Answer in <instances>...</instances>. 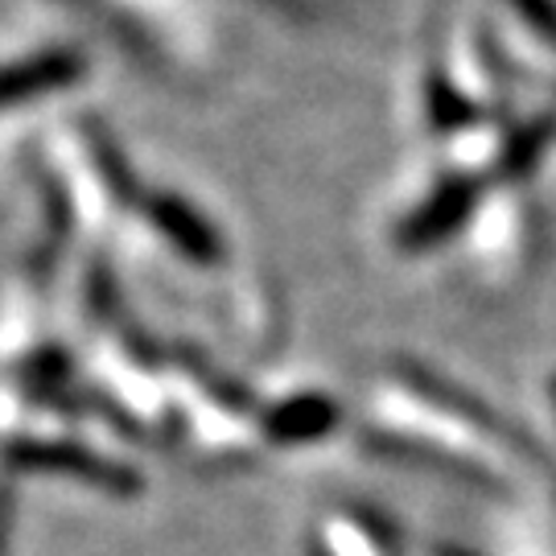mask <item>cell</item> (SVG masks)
Segmentation results:
<instances>
[{
	"instance_id": "1",
	"label": "cell",
	"mask_w": 556,
	"mask_h": 556,
	"mask_svg": "<svg viewBox=\"0 0 556 556\" xmlns=\"http://www.w3.org/2000/svg\"><path fill=\"white\" fill-rule=\"evenodd\" d=\"M9 462L21 470H46V475L54 470V475L83 478V482L103 486V491H137L140 486V478L128 466H116V462L91 454L75 441H17L9 450Z\"/></svg>"
},
{
	"instance_id": "2",
	"label": "cell",
	"mask_w": 556,
	"mask_h": 556,
	"mask_svg": "<svg viewBox=\"0 0 556 556\" xmlns=\"http://www.w3.org/2000/svg\"><path fill=\"white\" fill-rule=\"evenodd\" d=\"M478 206V181L475 178H450L441 181L429 199L420 202L408 219L400 223V248L408 252H425L441 239H450L470 219V211Z\"/></svg>"
},
{
	"instance_id": "3",
	"label": "cell",
	"mask_w": 556,
	"mask_h": 556,
	"mask_svg": "<svg viewBox=\"0 0 556 556\" xmlns=\"http://www.w3.org/2000/svg\"><path fill=\"white\" fill-rule=\"evenodd\" d=\"M144 211H149V219L157 223L181 256H190L194 264H215L223 256L219 231L202 219L190 202L174 199V194H153V199L144 202Z\"/></svg>"
},
{
	"instance_id": "4",
	"label": "cell",
	"mask_w": 556,
	"mask_h": 556,
	"mask_svg": "<svg viewBox=\"0 0 556 556\" xmlns=\"http://www.w3.org/2000/svg\"><path fill=\"white\" fill-rule=\"evenodd\" d=\"M79 79L83 59L75 50H46V54H34V59L13 62L0 71V108L41 96V91H59V87H71Z\"/></svg>"
},
{
	"instance_id": "5",
	"label": "cell",
	"mask_w": 556,
	"mask_h": 556,
	"mask_svg": "<svg viewBox=\"0 0 556 556\" xmlns=\"http://www.w3.org/2000/svg\"><path fill=\"white\" fill-rule=\"evenodd\" d=\"M338 425V408L330 396H293L277 404L268 417H264V433L280 445H301V441H318L326 438Z\"/></svg>"
},
{
	"instance_id": "6",
	"label": "cell",
	"mask_w": 556,
	"mask_h": 556,
	"mask_svg": "<svg viewBox=\"0 0 556 556\" xmlns=\"http://www.w3.org/2000/svg\"><path fill=\"white\" fill-rule=\"evenodd\" d=\"M556 132V119H532L528 128H519L516 137L507 140V149H503V174L507 178H519V174H528L540 157H544V149H548V140Z\"/></svg>"
},
{
	"instance_id": "7",
	"label": "cell",
	"mask_w": 556,
	"mask_h": 556,
	"mask_svg": "<svg viewBox=\"0 0 556 556\" xmlns=\"http://www.w3.org/2000/svg\"><path fill=\"white\" fill-rule=\"evenodd\" d=\"M429 116H433L438 128H462V124L475 119V103L462 100L450 83L433 79L429 83Z\"/></svg>"
},
{
	"instance_id": "8",
	"label": "cell",
	"mask_w": 556,
	"mask_h": 556,
	"mask_svg": "<svg viewBox=\"0 0 556 556\" xmlns=\"http://www.w3.org/2000/svg\"><path fill=\"white\" fill-rule=\"evenodd\" d=\"M91 153H96V161H100L103 181H108L116 194H128V190H132V178H128V165H124V157H119L116 149H112V140H108V137H91Z\"/></svg>"
},
{
	"instance_id": "9",
	"label": "cell",
	"mask_w": 556,
	"mask_h": 556,
	"mask_svg": "<svg viewBox=\"0 0 556 556\" xmlns=\"http://www.w3.org/2000/svg\"><path fill=\"white\" fill-rule=\"evenodd\" d=\"M507 4L532 25L548 46H556V0H507Z\"/></svg>"
}]
</instances>
